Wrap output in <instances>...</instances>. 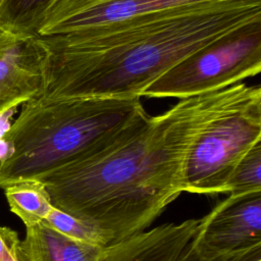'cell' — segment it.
Returning a JSON list of instances; mask_svg holds the SVG:
<instances>
[{
    "mask_svg": "<svg viewBox=\"0 0 261 261\" xmlns=\"http://www.w3.org/2000/svg\"><path fill=\"white\" fill-rule=\"evenodd\" d=\"M220 93L182 98L157 116L145 110L92 154L43 175L52 205L96 227L108 246L147 230L184 192L190 149Z\"/></svg>",
    "mask_w": 261,
    "mask_h": 261,
    "instance_id": "6da1fadb",
    "label": "cell"
},
{
    "mask_svg": "<svg viewBox=\"0 0 261 261\" xmlns=\"http://www.w3.org/2000/svg\"><path fill=\"white\" fill-rule=\"evenodd\" d=\"M258 16L261 0H223L102 31L38 37L46 49L39 96L142 97L184 57Z\"/></svg>",
    "mask_w": 261,
    "mask_h": 261,
    "instance_id": "7a4b0ae2",
    "label": "cell"
},
{
    "mask_svg": "<svg viewBox=\"0 0 261 261\" xmlns=\"http://www.w3.org/2000/svg\"><path fill=\"white\" fill-rule=\"evenodd\" d=\"M6 138L13 154L0 164V189L77 161L145 111L141 97H34L21 104Z\"/></svg>",
    "mask_w": 261,
    "mask_h": 261,
    "instance_id": "3957f363",
    "label": "cell"
},
{
    "mask_svg": "<svg viewBox=\"0 0 261 261\" xmlns=\"http://www.w3.org/2000/svg\"><path fill=\"white\" fill-rule=\"evenodd\" d=\"M258 141H261L260 86L237 83L221 89L213 112L190 149L184 192L225 194L234 165Z\"/></svg>",
    "mask_w": 261,
    "mask_h": 261,
    "instance_id": "277c9868",
    "label": "cell"
},
{
    "mask_svg": "<svg viewBox=\"0 0 261 261\" xmlns=\"http://www.w3.org/2000/svg\"><path fill=\"white\" fill-rule=\"evenodd\" d=\"M261 70V16L202 45L145 89L149 98H188L220 90Z\"/></svg>",
    "mask_w": 261,
    "mask_h": 261,
    "instance_id": "5b68a950",
    "label": "cell"
},
{
    "mask_svg": "<svg viewBox=\"0 0 261 261\" xmlns=\"http://www.w3.org/2000/svg\"><path fill=\"white\" fill-rule=\"evenodd\" d=\"M223 0H57L37 37L96 32L169 10Z\"/></svg>",
    "mask_w": 261,
    "mask_h": 261,
    "instance_id": "8992f818",
    "label": "cell"
},
{
    "mask_svg": "<svg viewBox=\"0 0 261 261\" xmlns=\"http://www.w3.org/2000/svg\"><path fill=\"white\" fill-rule=\"evenodd\" d=\"M191 241L208 254L233 253L261 245V191L229 194L199 219Z\"/></svg>",
    "mask_w": 261,
    "mask_h": 261,
    "instance_id": "52a82bcc",
    "label": "cell"
},
{
    "mask_svg": "<svg viewBox=\"0 0 261 261\" xmlns=\"http://www.w3.org/2000/svg\"><path fill=\"white\" fill-rule=\"evenodd\" d=\"M46 49L38 37H15L0 49V112L41 94Z\"/></svg>",
    "mask_w": 261,
    "mask_h": 261,
    "instance_id": "ba28073f",
    "label": "cell"
},
{
    "mask_svg": "<svg viewBox=\"0 0 261 261\" xmlns=\"http://www.w3.org/2000/svg\"><path fill=\"white\" fill-rule=\"evenodd\" d=\"M199 219L167 223L104 248L102 261H175L194 237Z\"/></svg>",
    "mask_w": 261,
    "mask_h": 261,
    "instance_id": "9c48e42d",
    "label": "cell"
},
{
    "mask_svg": "<svg viewBox=\"0 0 261 261\" xmlns=\"http://www.w3.org/2000/svg\"><path fill=\"white\" fill-rule=\"evenodd\" d=\"M20 248L27 261H102L105 247L73 241L41 222L25 227Z\"/></svg>",
    "mask_w": 261,
    "mask_h": 261,
    "instance_id": "30bf717a",
    "label": "cell"
},
{
    "mask_svg": "<svg viewBox=\"0 0 261 261\" xmlns=\"http://www.w3.org/2000/svg\"><path fill=\"white\" fill-rule=\"evenodd\" d=\"M2 190L10 211L25 227L43 222L53 208L50 195L40 179H21Z\"/></svg>",
    "mask_w": 261,
    "mask_h": 261,
    "instance_id": "8fae6325",
    "label": "cell"
},
{
    "mask_svg": "<svg viewBox=\"0 0 261 261\" xmlns=\"http://www.w3.org/2000/svg\"><path fill=\"white\" fill-rule=\"evenodd\" d=\"M57 0H0V28L19 37H37Z\"/></svg>",
    "mask_w": 261,
    "mask_h": 261,
    "instance_id": "7c38bea8",
    "label": "cell"
},
{
    "mask_svg": "<svg viewBox=\"0 0 261 261\" xmlns=\"http://www.w3.org/2000/svg\"><path fill=\"white\" fill-rule=\"evenodd\" d=\"M261 191V141L256 142L237 162L226 182L227 194Z\"/></svg>",
    "mask_w": 261,
    "mask_h": 261,
    "instance_id": "4fadbf2b",
    "label": "cell"
},
{
    "mask_svg": "<svg viewBox=\"0 0 261 261\" xmlns=\"http://www.w3.org/2000/svg\"><path fill=\"white\" fill-rule=\"evenodd\" d=\"M43 222L73 241L103 248L108 246L106 239L96 227L54 206Z\"/></svg>",
    "mask_w": 261,
    "mask_h": 261,
    "instance_id": "5bb4252c",
    "label": "cell"
},
{
    "mask_svg": "<svg viewBox=\"0 0 261 261\" xmlns=\"http://www.w3.org/2000/svg\"><path fill=\"white\" fill-rule=\"evenodd\" d=\"M175 261H261V245L233 253L208 254L190 241Z\"/></svg>",
    "mask_w": 261,
    "mask_h": 261,
    "instance_id": "9a60e30c",
    "label": "cell"
},
{
    "mask_svg": "<svg viewBox=\"0 0 261 261\" xmlns=\"http://www.w3.org/2000/svg\"><path fill=\"white\" fill-rule=\"evenodd\" d=\"M20 239L18 233L8 227L0 226V261H5L18 247Z\"/></svg>",
    "mask_w": 261,
    "mask_h": 261,
    "instance_id": "2e32d148",
    "label": "cell"
},
{
    "mask_svg": "<svg viewBox=\"0 0 261 261\" xmlns=\"http://www.w3.org/2000/svg\"><path fill=\"white\" fill-rule=\"evenodd\" d=\"M17 107L8 108L0 112V138H3L8 133L11 125V117L15 114Z\"/></svg>",
    "mask_w": 261,
    "mask_h": 261,
    "instance_id": "e0dca14e",
    "label": "cell"
},
{
    "mask_svg": "<svg viewBox=\"0 0 261 261\" xmlns=\"http://www.w3.org/2000/svg\"><path fill=\"white\" fill-rule=\"evenodd\" d=\"M13 154V144L6 137L0 138V164Z\"/></svg>",
    "mask_w": 261,
    "mask_h": 261,
    "instance_id": "ac0fdd59",
    "label": "cell"
},
{
    "mask_svg": "<svg viewBox=\"0 0 261 261\" xmlns=\"http://www.w3.org/2000/svg\"><path fill=\"white\" fill-rule=\"evenodd\" d=\"M5 261H27L24 258V255L22 253V250L20 248V243L18 247L10 254V256Z\"/></svg>",
    "mask_w": 261,
    "mask_h": 261,
    "instance_id": "d6986e66",
    "label": "cell"
},
{
    "mask_svg": "<svg viewBox=\"0 0 261 261\" xmlns=\"http://www.w3.org/2000/svg\"><path fill=\"white\" fill-rule=\"evenodd\" d=\"M15 37H17V36H15L13 34H10L6 31L0 30V49L2 47H4L5 45H7L8 43H10Z\"/></svg>",
    "mask_w": 261,
    "mask_h": 261,
    "instance_id": "ffe728a7",
    "label": "cell"
},
{
    "mask_svg": "<svg viewBox=\"0 0 261 261\" xmlns=\"http://www.w3.org/2000/svg\"><path fill=\"white\" fill-rule=\"evenodd\" d=\"M0 30H1V28H0Z\"/></svg>",
    "mask_w": 261,
    "mask_h": 261,
    "instance_id": "44dd1931",
    "label": "cell"
}]
</instances>
